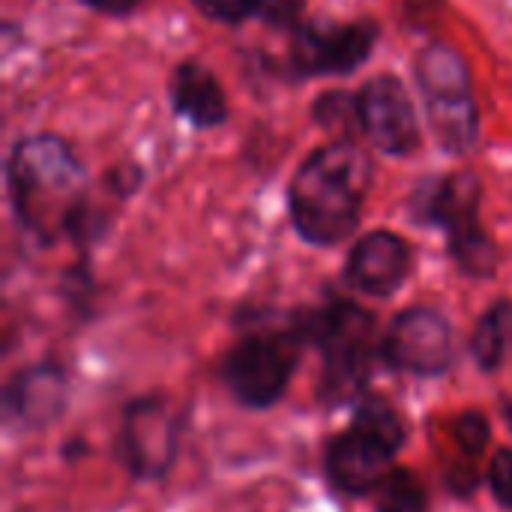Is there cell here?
Here are the masks:
<instances>
[{"label": "cell", "instance_id": "7c38bea8", "mask_svg": "<svg viewBox=\"0 0 512 512\" xmlns=\"http://www.w3.org/2000/svg\"><path fill=\"white\" fill-rule=\"evenodd\" d=\"M411 267H414L411 246L399 234L369 231L348 252L342 279L357 294L387 300L408 282Z\"/></svg>", "mask_w": 512, "mask_h": 512}, {"label": "cell", "instance_id": "7402d4cb", "mask_svg": "<svg viewBox=\"0 0 512 512\" xmlns=\"http://www.w3.org/2000/svg\"><path fill=\"white\" fill-rule=\"evenodd\" d=\"M255 18L276 30H297L303 24V0H258Z\"/></svg>", "mask_w": 512, "mask_h": 512}, {"label": "cell", "instance_id": "277c9868", "mask_svg": "<svg viewBox=\"0 0 512 512\" xmlns=\"http://www.w3.org/2000/svg\"><path fill=\"white\" fill-rule=\"evenodd\" d=\"M240 339L222 354L216 375L228 396L246 411L276 408L297 375L306 339L297 327V315L255 312L240 318Z\"/></svg>", "mask_w": 512, "mask_h": 512}, {"label": "cell", "instance_id": "9c48e42d", "mask_svg": "<svg viewBox=\"0 0 512 512\" xmlns=\"http://www.w3.org/2000/svg\"><path fill=\"white\" fill-rule=\"evenodd\" d=\"M375 21H306L294 30L291 63L300 75H351L357 72L378 42Z\"/></svg>", "mask_w": 512, "mask_h": 512}, {"label": "cell", "instance_id": "ac0fdd59", "mask_svg": "<svg viewBox=\"0 0 512 512\" xmlns=\"http://www.w3.org/2000/svg\"><path fill=\"white\" fill-rule=\"evenodd\" d=\"M351 426L375 435L378 441H384L393 453H402L405 444H408V423L405 417L399 414V408L381 396V393H366L357 405H354V414H351Z\"/></svg>", "mask_w": 512, "mask_h": 512}, {"label": "cell", "instance_id": "484cf974", "mask_svg": "<svg viewBox=\"0 0 512 512\" xmlns=\"http://www.w3.org/2000/svg\"><path fill=\"white\" fill-rule=\"evenodd\" d=\"M84 453H87L84 438H75V441L69 438V441L63 444V459H66V462H69V459H72V462H78V456H84Z\"/></svg>", "mask_w": 512, "mask_h": 512}, {"label": "cell", "instance_id": "30bf717a", "mask_svg": "<svg viewBox=\"0 0 512 512\" xmlns=\"http://www.w3.org/2000/svg\"><path fill=\"white\" fill-rule=\"evenodd\" d=\"M363 138L387 156H408L420 147V120L408 87L396 75L369 78L360 93Z\"/></svg>", "mask_w": 512, "mask_h": 512}, {"label": "cell", "instance_id": "5bb4252c", "mask_svg": "<svg viewBox=\"0 0 512 512\" xmlns=\"http://www.w3.org/2000/svg\"><path fill=\"white\" fill-rule=\"evenodd\" d=\"M414 75H417V87H420L426 105L474 99L471 96V69H468L465 57L447 42L423 45L414 57Z\"/></svg>", "mask_w": 512, "mask_h": 512}, {"label": "cell", "instance_id": "ffe728a7", "mask_svg": "<svg viewBox=\"0 0 512 512\" xmlns=\"http://www.w3.org/2000/svg\"><path fill=\"white\" fill-rule=\"evenodd\" d=\"M453 441L468 462H480L492 444V423L483 411H462L453 417Z\"/></svg>", "mask_w": 512, "mask_h": 512}, {"label": "cell", "instance_id": "9a60e30c", "mask_svg": "<svg viewBox=\"0 0 512 512\" xmlns=\"http://www.w3.org/2000/svg\"><path fill=\"white\" fill-rule=\"evenodd\" d=\"M471 357L483 375H498L512 354V300H495L471 333Z\"/></svg>", "mask_w": 512, "mask_h": 512}, {"label": "cell", "instance_id": "e0dca14e", "mask_svg": "<svg viewBox=\"0 0 512 512\" xmlns=\"http://www.w3.org/2000/svg\"><path fill=\"white\" fill-rule=\"evenodd\" d=\"M366 501L372 512H429L432 507L426 480L405 465H393Z\"/></svg>", "mask_w": 512, "mask_h": 512}, {"label": "cell", "instance_id": "d6986e66", "mask_svg": "<svg viewBox=\"0 0 512 512\" xmlns=\"http://www.w3.org/2000/svg\"><path fill=\"white\" fill-rule=\"evenodd\" d=\"M312 117L321 129L333 135V141H357V135H363L357 93H345V90L321 93L312 108Z\"/></svg>", "mask_w": 512, "mask_h": 512}, {"label": "cell", "instance_id": "8fae6325", "mask_svg": "<svg viewBox=\"0 0 512 512\" xmlns=\"http://www.w3.org/2000/svg\"><path fill=\"white\" fill-rule=\"evenodd\" d=\"M396 456L384 441L348 423L324 444V477L330 489L348 501L369 498L381 477L396 465Z\"/></svg>", "mask_w": 512, "mask_h": 512}, {"label": "cell", "instance_id": "d4e9b609", "mask_svg": "<svg viewBox=\"0 0 512 512\" xmlns=\"http://www.w3.org/2000/svg\"><path fill=\"white\" fill-rule=\"evenodd\" d=\"M81 3L102 15H129L141 6V0H81Z\"/></svg>", "mask_w": 512, "mask_h": 512}, {"label": "cell", "instance_id": "44dd1931", "mask_svg": "<svg viewBox=\"0 0 512 512\" xmlns=\"http://www.w3.org/2000/svg\"><path fill=\"white\" fill-rule=\"evenodd\" d=\"M486 486L501 510L512 512V447L495 450L489 468H486Z\"/></svg>", "mask_w": 512, "mask_h": 512}, {"label": "cell", "instance_id": "4fadbf2b", "mask_svg": "<svg viewBox=\"0 0 512 512\" xmlns=\"http://www.w3.org/2000/svg\"><path fill=\"white\" fill-rule=\"evenodd\" d=\"M171 105L180 117H186L195 129L222 126L228 117V99L219 78L198 60H183L168 81Z\"/></svg>", "mask_w": 512, "mask_h": 512}, {"label": "cell", "instance_id": "6da1fadb", "mask_svg": "<svg viewBox=\"0 0 512 512\" xmlns=\"http://www.w3.org/2000/svg\"><path fill=\"white\" fill-rule=\"evenodd\" d=\"M6 183L18 225L39 243L72 240L90 210L84 165L57 135L21 138L9 153Z\"/></svg>", "mask_w": 512, "mask_h": 512}, {"label": "cell", "instance_id": "8992f818", "mask_svg": "<svg viewBox=\"0 0 512 512\" xmlns=\"http://www.w3.org/2000/svg\"><path fill=\"white\" fill-rule=\"evenodd\" d=\"M183 429L186 414L174 408L171 396H132L120 408L114 462L135 483H162L180 459Z\"/></svg>", "mask_w": 512, "mask_h": 512}, {"label": "cell", "instance_id": "603a6c76", "mask_svg": "<svg viewBox=\"0 0 512 512\" xmlns=\"http://www.w3.org/2000/svg\"><path fill=\"white\" fill-rule=\"evenodd\" d=\"M192 6L219 24H240L246 18H255L258 0H192Z\"/></svg>", "mask_w": 512, "mask_h": 512}, {"label": "cell", "instance_id": "5b68a950", "mask_svg": "<svg viewBox=\"0 0 512 512\" xmlns=\"http://www.w3.org/2000/svg\"><path fill=\"white\" fill-rule=\"evenodd\" d=\"M483 183L474 171H456L426 183L411 210L420 222L447 234V252L459 273L471 279H492L501 264V252L489 231L480 225Z\"/></svg>", "mask_w": 512, "mask_h": 512}, {"label": "cell", "instance_id": "3957f363", "mask_svg": "<svg viewBox=\"0 0 512 512\" xmlns=\"http://www.w3.org/2000/svg\"><path fill=\"white\" fill-rule=\"evenodd\" d=\"M306 345L321 354L318 402L324 408L357 405L381 363L378 318L348 297H330L321 306L294 309Z\"/></svg>", "mask_w": 512, "mask_h": 512}, {"label": "cell", "instance_id": "2e32d148", "mask_svg": "<svg viewBox=\"0 0 512 512\" xmlns=\"http://www.w3.org/2000/svg\"><path fill=\"white\" fill-rule=\"evenodd\" d=\"M429 111V126L435 141L447 153H468L477 138H480V111L474 99L465 102H447V105H426Z\"/></svg>", "mask_w": 512, "mask_h": 512}, {"label": "cell", "instance_id": "4316f807", "mask_svg": "<svg viewBox=\"0 0 512 512\" xmlns=\"http://www.w3.org/2000/svg\"><path fill=\"white\" fill-rule=\"evenodd\" d=\"M501 411H504V420H507V429L512 435V399L510 396H501Z\"/></svg>", "mask_w": 512, "mask_h": 512}, {"label": "cell", "instance_id": "52a82bcc", "mask_svg": "<svg viewBox=\"0 0 512 512\" xmlns=\"http://www.w3.org/2000/svg\"><path fill=\"white\" fill-rule=\"evenodd\" d=\"M456 360L453 324L435 306H408L381 333V363L396 375L432 381L450 375Z\"/></svg>", "mask_w": 512, "mask_h": 512}, {"label": "cell", "instance_id": "cb8c5ba5", "mask_svg": "<svg viewBox=\"0 0 512 512\" xmlns=\"http://www.w3.org/2000/svg\"><path fill=\"white\" fill-rule=\"evenodd\" d=\"M480 483H483V474H480L477 462L450 465V468L444 471V486H447V492H450L453 498H462V501L474 498V492L480 489Z\"/></svg>", "mask_w": 512, "mask_h": 512}, {"label": "cell", "instance_id": "7a4b0ae2", "mask_svg": "<svg viewBox=\"0 0 512 512\" xmlns=\"http://www.w3.org/2000/svg\"><path fill=\"white\" fill-rule=\"evenodd\" d=\"M372 186V159L357 141L318 147L294 174L288 207L294 231L312 246H336L357 225Z\"/></svg>", "mask_w": 512, "mask_h": 512}, {"label": "cell", "instance_id": "ba28073f", "mask_svg": "<svg viewBox=\"0 0 512 512\" xmlns=\"http://www.w3.org/2000/svg\"><path fill=\"white\" fill-rule=\"evenodd\" d=\"M72 402L69 372L57 360H39L12 372L0 393V417L6 432L36 435L57 426Z\"/></svg>", "mask_w": 512, "mask_h": 512}]
</instances>
